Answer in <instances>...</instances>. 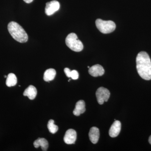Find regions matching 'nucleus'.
Returning a JSON list of instances; mask_svg holds the SVG:
<instances>
[{
	"instance_id": "9b49d317",
	"label": "nucleus",
	"mask_w": 151,
	"mask_h": 151,
	"mask_svg": "<svg viewBox=\"0 0 151 151\" xmlns=\"http://www.w3.org/2000/svg\"><path fill=\"white\" fill-rule=\"evenodd\" d=\"M85 111V102L84 100H80L78 101L76 104L75 109L73 111V114L76 116H79L84 113Z\"/></svg>"
},
{
	"instance_id": "20e7f679",
	"label": "nucleus",
	"mask_w": 151,
	"mask_h": 151,
	"mask_svg": "<svg viewBox=\"0 0 151 151\" xmlns=\"http://www.w3.org/2000/svg\"><path fill=\"white\" fill-rule=\"evenodd\" d=\"M97 28L103 34H109L116 29V25L112 21H104L98 19L95 22Z\"/></svg>"
},
{
	"instance_id": "1a4fd4ad",
	"label": "nucleus",
	"mask_w": 151,
	"mask_h": 151,
	"mask_svg": "<svg viewBox=\"0 0 151 151\" xmlns=\"http://www.w3.org/2000/svg\"><path fill=\"white\" fill-rule=\"evenodd\" d=\"M89 73L92 76L97 77L103 76L105 73V70L103 66L99 64H96L89 68Z\"/></svg>"
},
{
	"instance_id": "0eeeda50",
	"label": "nucleus",
	"mask_w": 151,
	"mask_h": 151,
	"mask_svg": "<svg viewBox=\"0 0 151 151\" xmlns=\"http://www.w3.org/2000/svg\"><path fill=\"white\" fill-rule=\"evenodd\" d=\"M76 137H77V134L75 130L73 129H69L65 132L63 139L64 142L66 144L71 145L75 143Z\"/></svg>"
},
{
	"instance_id": "6e6552de",
	"label": "nucleus",
	"mask_w": 151,
	"mask_h": 151,
	"mask_svg": "<svg viewBox=\"0 0 151 151\" xmlns=\"http://www.w3.org/2000/svg\"><path fill=\"white\" fill-rule=\"evenodd\" d=\"M122 124L119 121H115L113 123L109 130V134L111 137H117L121 132Z\"/></svg>"
},
{
	"instance_id": "f03ea898",
	"label": "nucleus",
	"mask_w": 151,
	"mask_h": 151,
	"mask_svg": "<svg viewBox=\"0 0 151 151\" xmlns=\"http://www.w3.org/2000/svg\"><path fill=\"white\" fill-rule=\"evenodd\" d=\"M8 29L11 36L15 40L20 43L27 41L28 37L25 31L19 24L11 22L8 25Z\"/></svg>"
},
{
	"instance_id": "4be33fe9",
	"label": "nucleus",
	"mask_w": 151,
	"mask_h": 151,
	"mask_svg": "<svg viewBox=\"0 0 151 151\" xmlns=\"http://www.w3.org/2000/svg\"><path fill=\"white\" fill-rule=\"evenodd\" d=\"M88 68H90V67H89V66H88Z\"/></svg>"
},
{
	"instance_id": "ddd939ff",
	"label": "nucleus",
	"mask_w": 151,
	"mask_h": 151,
	"mask_svg": "<svg viewBox=\"0 0 151 151\" xmlns=\"http://www.w3.org/2000/svg\"><path fill=\"white\" fill-rule=\"evenodd\" d=\"M37 94V90L36 88L32 85H29L24 90L23 95L24 96H27L30 100H34L36 97Z\"/></svg>"
},
{
	"instance_id": "4468645a",
	"label": "nucleus",
	"mask_w": 151,
	"mask_h": 151,
	"mask_svg": "<svg viewBox=\"0 0 151 151\" xmlns=\"http://www.w3.org/2000/svg\"><path fill=\"white\" fill-rule=\"evenodd\" d=\"M56 74V71L54 69L49 68L47 69L44 74V80L45 81H52L54 79Z\"/></svg>"
},
{
	"instance_id": "423d86ee",
	"label": "nucleus",
	"mask_w": 151,
	"mask_h": 151,
	"mask_svg": "<svg viewBox=\"0 0 151 151\" xmlns=\"http://www.w3.org/2000/svg\"><path fill=\"white\" fill-rule=\"evenodd\" d=\"M60 7L59 2L57 1H52L46 4L45 13L47 15L51 16L58 10Z\"/></svg>"
},
{
	"instance_id": "f8f14e48",
	"label": "nucleus",
	"mask_w": 151,
	"mask_h": 151,
	"mask_svg": "<svg viewBox=\"0 0 151 151\" xmlns=\"http://www.w3.org/2000/svg\"><path fill=\"white\" fill-rule=\"evenodd\" d=\"M33 144L35 147L36 148H37L40 146L42 150L43 151H46L48 149V142L44 138H38L34 142Z\"/></svg>"
},
{
	"instance_id": "7ed1b4c3",
	"label": "nucleus",
	"mask_w": 151,
	"mask_h": 151,
	"mask_svg": "<svg viewBox=\"0 0 151 151\" xmlns=\"http://www.w3.org/2000/svg\"><path fill=\"white\" fill-rule=\"evenodd\" d=\"M65 43L73 51L80 52L84 48L83 43L78 39L77 36L74 33H71L67 36L65 39Z\"/></svg>"
},
{
	"instance_id": "2eb2a0df",
	"label": "nucleus",
	"mask_w": 151,
	"mask_h": 151,
	"mask_svg": "<svg viewBox=\"0 0 151 151\" xmlns=\"http://www.w3.org/2000/svg\"><path fill=\"white\" fill-rule=\"evenodd\" d=\"M17 84V78L14 73H10L8 74L6 80V85L9 87L14 86Z\"/></svg>"
},
{
	"instance_id": "6ab92c4d",
	"label": "nucleus",
	"mask_w": 151,
	"mask_h": 151,
	"mask_svg": "<svg viewBox=\"0 0 151 151\" xmlns=\"http://www.w3.org/2000/svg\"><path fill=\"white\" fill-rule=\"evenodd\" d=\"M23 1H24L25 2L27 3V4H29V3L32 2L34 0H23Z\"/></svg>"
},
{
	"instance_id": "a211bd4d",
	"label": "nucleus",
	"mask_w": 151,
	"mask_h": 151,
	"mask_svg": "<svg viewBox=\"0 0 151 151\" xmlns=\"http://www.w3.org/2000/svg\"><path fill=\"white\" fill-rule=\"evenodd\" d=\"M64 71L66 76L68 77V78H70L71 70L69 68H66L64 69Z\"/></svg>"
},
{
	"instance_id": "aec40b11",
	"label": "nucleus",
	"mask_w": 151,
	"mask_h": 151,
	"mask_svg": "<svg viewBox=\"0 0 151 151\" xmlns=\"http://www.w3.org/2000/svg\"><path fill=\"white\" fill-rule=\"evenodd\" d=\"M149 143H150V144L151 145V135L150 136V137H149Z\"/></svg>"
},
{
	"instance_id": "412c9836",
	"label": "nucleus",
	"mask_w": 151,
	"mask_h": 151,
	"mask_svg": "<svg viewBox=\"0 0 151 151\" xmlns=\"http://www.w3.org/2000/svg\"><path fill=\"white\" fill-rule=\"evenodd\" d=\"M7 76H4L5 78H7Z\"/></svg>"
},
{
	"instance_id": "39448f33",
	"label": "nucleus",
	"mask_w": 151,
	"mask_h": 151,
	"mask_svg": "<svg viewBox=\"0 0 151 151\" xmlns=\"http://www.w3.org/2000/svg\"><path fill=\"white\" fill-rule=\"evenodd\" d=\"M96 95L98 103L102 105L104 102L108 101L110 97V91L104 87H100L96 91Z\"/></svg>"
},
{
	"instance_id": "f257e3e1",
	"label": "nucleus",
	"mask_w": 151,
	"mask_h": 151,
	"mask_svg": "<svg viewBox=\"0 0 151 151\" xmlns=\"http://www.w3.org/2000/svg\"><path fill=\"white\" fill-rule=\"evenodd\" d=\"M136 63L140 76L145 80H151V60L147 53L145 51L139 52L136 58Z\"/></svg>"
},
{
	"instance_id": "dca6fc26",
	"label": "nucleus",
	"mask_w": 151,
	"mask_h": 151,
	"mask_svg": "<svg viewBox=\"0 0 151 151\" xmlns=\"http://www.w3.org/2000/svg\"><path fill=\"white\" fill-rule=\"evenodd\" d=\"M47 128L49 131L52 134H55L58 131V127L57 125L54 124V120H49L47 124Z\"/></svg>"
},
{
	"instance_id": "9d476101",
	"label": "nucleus",
	"mask_w": 151,
	"mask_h": 151,
	"mask_svg": "<svg viewBox=\"0 0 151 151\" xmlns=\"http://www.w3.org/2000/svg\"><path fill=\"white\" fill-rule=\"evenodd\" d=\"M89 139L93 144H96L100 137V131L96 127H92L89 131Z\"/></svg>"
},
{
	"instance_id": "f3484780",
	"label": "nucleus",
	"mask_w": 151,
	"mask_h": 151,
	"mask_svg": "<svg viewBox=\"0 0 151 151\" xmlns=\"http://www.w3.org/2000/svg\"><path fill=\"white\" fill-rule=\"evenodd\" d=\"M78 71L76 70H72L71 71V74H70V78L74 80H76L78 79Z\"/></svg>"
}]
</instances>
